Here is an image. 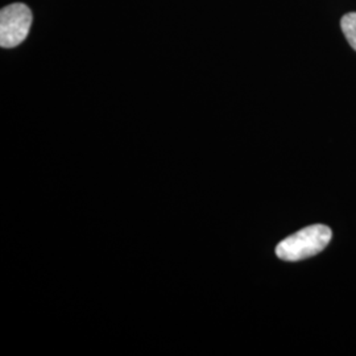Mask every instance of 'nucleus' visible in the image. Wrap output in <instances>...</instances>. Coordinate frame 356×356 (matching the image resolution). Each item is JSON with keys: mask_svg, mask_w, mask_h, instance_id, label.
Wrapping results in <instances>:
<instances>
[{"mask_svg": "<svg viewBox=\"0 0 356 356\" xmlns=\"http://www.w3.org/2000/svg\"><path fill=\"white\" fill-rule=\"evenodd\" d=\"M332 232L325 225H313L300 229L279 243L276 254L285 261H300L322 252L330 243Z\"/></svg>", "mask_w": 356, "mask_h": 356, "instance_id": "1", "label": "nucleus"}, {"mask_svg": "<svg viewBox=\"0 0 356 356\" xmlns=\"http://www.w3.org/2000/svg\"><path fill=\"white\" fill-rule=\"evenodd\" d=\"M32 24V13L23 3L4 7L0 13V47L10 49L26 40Z\"/></svg>", "mask_w": 356, "mask_h": 356, "instance_id": "2", "label": "nucleus"}, {"mask_svg": "<svg viewBox=\"0 0 356 356\" xmlns=\"http://www.w3.org/2000/svg\"><path fill=\"white\" fill-rule=\"evenodd\" d=\"M341 28L344 38H347L351 48L356 51V13L344 15L341 20Z\"/></svg>", "mask_w": 356, "mask_h": 356, "instance_id": "3", "label": "nucleus"}]
</instances>
